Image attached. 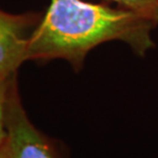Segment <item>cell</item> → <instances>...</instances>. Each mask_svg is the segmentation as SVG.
Instances as JSON below:
<instances>
[{"instance_id":"6da1fadb","label":"cell","mask_w":158,"mask_h":158,"mask_svg":"<svg viewBox=\"0 0 158 158\" xmlns=\"http://www.w3.org/2000/svg\"><path fill=\"white\" fill-rule=\"evenodd\" d=\"M155 19L142 13L88 0H50L28 47V61H68L80 72L88 53L98 45L122 41L138 55L154 47Z\"/></svg>"},{"instance_id":"7a4b0ae2","label":"cell","mask_w":158,"mask_h":158,"mask_svg":"<svg viewBox=\"0 0 158 158\" xmlns=\"http://www.w3.org/2000/svg\"><path fill=\"white\" fill-rule=\"evenodd\" d=\"M19 73L12 76L5 104L6 141L2 153L6 158H69L61 142L47 136L31 122L23 105Z\"/></svg>"},{"instance_id":"3957f363","label":"cell","mask_w":158,"mask_h":158,"mask_svg":"<svg viewBox=\"0 0 158 158\" xmlns=\"http://www.w3.org/2000/svg\"><path fill=\"white\" fill-rule=\"evenodd\" d=\"M43 13H11L0 8V79H9L28 61V47Z\"/></svg>"},{"instance_id":"277c9868","label":"cell","mask_w":158,"mask_h":158,"mask_svg":"<svg viewBox=\"0 0 158 158\" xmlns=\"http://www.w3.org/2000/svg\"><path fill=\"white\" fill-rule=\"evenodd\" d=\"M117 4L118 7L129 9L158 22V0H103Z\"/></svg>"},{"instance_id":"5b68a950","label":"cell","mask_w":158,"mask_h":158,"mask_svg":"<svg viewBox=\"0 0 158 158\" xmlns=\"http://www.w3.org/2000/svg\"><path fill=\"white\" fill-rule=\"evenodd\" d=\"M12 78V77H11ZM0 79V151L4 146L6 141V127H5V104H6V96H7L8 85L10 79Z\"/></svg>"},{"instance_id":"8992f818","label":"cell","mask_w":158,"mask_h":158,"mask_svg":"<svg viewBox=\"0 0 158 158\" xmlns=\"http://www.w3.org/2000/svg\"><path fill=\"white\" fill-rule=\"evenodd\" d=\"M0 158H6V157L4 156V154L2 153V151H0Z\"/></svg>"}]
</instances>
